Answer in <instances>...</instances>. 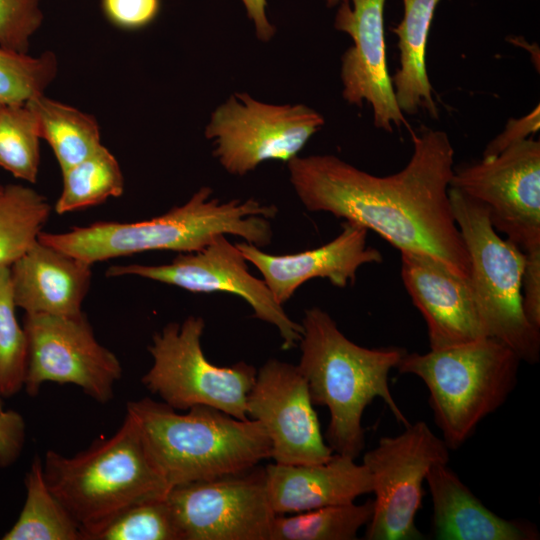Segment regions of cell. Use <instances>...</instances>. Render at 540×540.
Masks as SVG:
<instances>
[{"label":"cell","instance_id":"1","mask_svg":"<svg viewBox=\"0 0 540 540\" xmlns=\"http://www.w3.org/2000/svg\"><path fill=\"white\" fill-rule=\"evenodd\" d=\"M413 152L405 167L377 176L331 154L287 163L290 183L305 208L327 212L378 233L401 251L430 255L470 277V259L450 196L454 148L448 134L409 130Z\"/></svg>","mask_w":540,"mask_h":540},{"label":"cell","instance_id":"2","mask_svg":"<svg viewBox=\"0 0 540 540\" xmlns=\"http://www.w3.org/2000/svg\"><path fill=\"white\" fill-rule=\"evenodd\" d=\"M213 190L198 189L181 206L139 222L99 221L64 233L41 232L38 240L90 265L154 250H201L221 235H234L260 248L270 244L275 205L256 199L221 202Z\"/></svg>","mask_w":540,"mask_h":540},{"label":"cell","instance_id":"3","mask_svg":"<svg viewBox=\"0 0 540 540\" xmlns=\"http://www.w3.org/2000/svg\"><path fill=\"white\" fill-rule=\"evenodd\" d=\"M301 325L297 366L306 379L313 404L329 410L325 440L334 453L355 459L359 456L365 447L363 412L377 397L399 423L410 424L388 383L389 372L396 369L407 352L405 349L359 346L319 307L305 310Z\"/></svg>","mask_w":540,"mask_h":540},{"label":"cell","instance_id":"4","mask_svg":"<svg viewBox=\"0 0 540 540\" xmlns=\"http://www.w3.org/2000/svg\"><path fill=\"white\" fill-rule=\"evenodd\" d=\"M126 412L170 488L240 473L271 458V441L256 420L204 405L182 414L148 397L128 402Z\"/></svg>","mask_w":540,"mask_h":540},{"label":"cell","instance_id":"5","mask_svg":"<svg viewBox=\"0 0 540 540\" xmlns=\"http://www.w3.org/2000/svg\"><path fill=\"white\" fill-rule=\"evenodd\" d=\"M42 466L49 489L79 525L83 540L127 507L165 497L171 489L128 412L112 436L71 457L49 450Z\"/></svg>","mask_w":540,"mask_h":540},{"label":"cell","instance_id":"6","mask_svg":"<svg viewBox=\"0 0 540 540\" xmlns=\"http://www.w3.org/2000/svg\"><path fill=\"white\" fill-rule=\"evenodd\" d=\"M521 362L508 346L485 337L424 354L406 352L396 369L424 382L442 439L456 450L506 402L517 385Z\"/></svg>","mask_w":540,"mask_h":540},{"label":"cell","instance_id":"7","mask_svg":"<svg viewBox=\"0 0 540 540\" xmlns=\"http://www.w3.org/2000/svg\"><path fill=\"white\" fill-rule=\"evenodd\" d=\"M455 222L470 259V282L488 337L512 349L522 362L540 359V329L523 312L522 278L525 252L502 239L481 202L450 187Z\"/></svg>","mask_w":540,"mask_h":540},{"label":"cell","instance_id":"8","mask_svg":"<svg viewBox=\"0 0 540 540\" xmlns=\"http://www.w3.org/2000/svg\"><path fill=\"white\" fill-rule=\"evenodd\" d=\"M204 328L203 318L189 316L155 333L148 347L153 363L141 382L175 410L204 405L248 419L246 400L257 370L244 361L227 367L212 364L201 346Z\"/></svg>","mask_w":540,"mask_h":540},{"label":"cell","instance_id":"9","mask_svg":"<svg viewBox=\"0 0 540 540\" xmlns=\"http://www.w3.org/2000/svg\"><path fill=\"white\" fill-rule=\"evenodd\" d=\"M325 125L314 108L276 104L234 92L210 114L204 135L229 174L244 176L266 161L289 163Z\"/></svg>","mask_w":540,"mask_h":540},{"label":"cell","instance_id":"10","mask_svg":"<svg viewBox=\"0 0 540 540\" xmlns=\"http://www.w3.org/2000/svg\"><path fill=\"white\" fill-rule=\"evenodd\" d=\"M450 449L428 424L417 421L396 436H383L362 463L372 480L373 514L367 540H420L415 525L422 504L423 482L430 468L449 463Z\"/></svg>","mask_w":540,"mask_h":540},{"label":"cell","instance_id":"11","mask_svg":"<svg viewBox=\"0 0 540 540\" xmlns=\"http://www.w3.org/2000/svg\"><path fill=\"white\" fill-rule=\"evenodd\" d=\"M24 387L35 396L45 382L73 384L100 403L113 397L122 376L116 355L101 345L83 312L75 315L27 314Z\"/></svg>","mask_w":540,"mask_h":540},{"label":"cell","instance_id":"12","mask_svg":"<svg viewBox=\"0 0 540 540\" xmlns=\"http://www.w3.org/2000/svg\"><path fill=\"white\" fill-rule=\"evenodd\" d=\"M167 500L178 540H270L276 513L265 468L178 485Z\"/></svg>","mask_w":540,"mask_h":540},{"label":"cell","instance_id":"13","mask_svg":"<svg viewBox=\"0 0 540 540\" xmlns=\"http://www.w3.org/2000/svg\"><path fill=\"white\" fill-rule=\"evenodd\" d=\"M450 187L481 202L496 231L522 251L540 249V141L518 142L493 157L454 166Z\"/></svg>","mask_w":540,"mask_h":540},{"label":"cell","instance_id":"14","mask_svg":"<svg viewBox=\"0 0 540 540\" xmlns=\"http://www.w3.org/2000/svg\"><path fill=\"white\" fill-rule=\"evenodd\" d=\"M246 259L226 235H221L201 250L178 253L164 265H113L106 275H134L193 293L225 292L242 298L253 316L275 326L284 350L296 347L302 337V325L293 321L261 279L248 270Z\"/></svg>","mask_w":540,"mask_h":540},{"label":"cell","instance_id":"15","mask_svg":"<svg viewBox=\"0 0 540 540\" xmlns=\"http://www.w3.org/2000/svg\"><path fill=\"white\" fill-rule=\"evenodd\" d=\"M246 413L264 427L276 463L319 464L334 454L322 435L306 379L297 365L267 360L248 393Z\"/></svg>","mask_w":540,"mask_h":540},{"label":"cell","instance_id":"16","mask_svg":"<svg viewBox=\"0 0 540 540\" xmlns=\"http://www.w3.org/2000/svg\"><path fill=\"white\" fill-rule=\"evenodd\" d=\"M385 4L386 0H342L333 25L352 40L341 56L342 98L359 108L368 103L374 126L392 133L402 126L411 128L397 105L388 70Z\"/></svg>","mask_w":540,"mask_h":540},{"label":"cell","instance_id":"17","mask_svg":"<svg viewBox=\"0 0 540 540\" xmlns=\"http://www.w3.org/2000/svg\"><path fill=\"white\" fill-rule=\"evenodd\" d=\"M400 253L402 281L426 322L430 350L488 337L469 278L430 255Z\"/></svg>","mask_w":540,"mask_h":540},{"label":"cell","instance_id":"18","mask_svg":"<svg viewBox=\"0 0 540 540\" xmlns=\"http://www.w3.org/2000/svg\"><path fill=\"white\" fill-rule=\"evenodd\" d=\"M341 227L330 242L293 254H269L248 242L235 245L246 261L259 270L274 298L283 305L308 280L325 278L344 288L355 281L361 266L382 263L381 252L367 244L366 228L348 221Z\"/></svg>","mask_w":540,"mask_h":540},{"label":"cell","instance_id":"19","mask_svg":"<svg viewBox=\"0 0 540 540\" xmlns=\"http://www.w3.org/2000/svg\"><path fill=\"white\" fill-rule=\"evenodd\" d=\"M269 501L276 514L299 513L347 504L372 492V480L363 463L334 453L324 463L265 467Z\"/></svg>","mask_w":540,"mask_h":540},{"label":"cell","instance_id":"20","mask_svg":"<svg viewBox=\"0 0 540 540\" xmlns=\"http://www.w3.org/2000/svg\"><path fill=\"white\" fill-rule=\"evenodd\" d=\"M91 266L38 240L10 266L16 306L27 314L81 313Z\"/></svg>","mask_w":540,"mask_h":540},{"label":"cell","instance_id":"21","mask_svg":"<svg viewBox=\"0 0 540 540\" xmlns=\"http://www.w3.org/2000/svg\"><path fill=\"white\" fill-rule=\"evenodd\" d=\"M432 500V532L439 540H536L535 525L509 520L488 509L448 463L432 466L426 475Z\"/></svg>","mask_w":540,"mask_h":540},{"label":"cell","instance_id":"22","mask_svg":"<svg viewBox=\"0 0 540 540\" xmlns=\"http://www.w3.org/2000/svg\"><path fill=\"white\" fill-rule=\"evenodd\" d=\"M441 0H402V20L391 29L396 35L399 67L391 76L397 105L406 115L426 111L438 118L433 88L428 77L426 52L435 11Z\"/></svg>","mask_w":540,"mask_h":540},{"label":"cell","instance_id":"23","mask_svg":"<svg viewBox=\"0 0 540 540\" xmlns=\"http://www.w3.org/2000/svg\"><path fill=\"white\" fill-rule=\"evenodd\" d=\"M26 104L34 112L41 139L53 150L61 172L79 163L101 145V131L96 118L45 94Z\"/></svg>","mask_w":540,"mask_h":540},{"label":"cell","instance_id":"24","mask_svg":"<svg viewBox=\"0 0 540 540\" xmlns=\"http://www.w3.org/2000/svg\"><path fill=\"white\" fill-rule=\"evenodd\" d=\"M25 486L23 509L4 540H83L79 525L49 489L37 455L26 473Z\"/></svg>","mask_w":540,"mask_h":540},{"label":"cell","instance_id":"25","mask_svg":"<svg viewBox=\"0 0 540 540\" xmlns=\"http://www.w3.org/2000/svg\"><path fill=\"white\" fill-rule=\"evenodd\" d=\"M50 213L48 200L35 189L0 186V266H11L38 241Z\"/></svg>","mask_w":540,"mask_h":540},{"label":"cell","instance_id":"26","mask_svg":"<svg viewBox=\"0 0 540 540\" xmlns=\"http://www.w3.org/2000/svg\"><path fill=\"white\" fill-rule=\"evenodd\" d=\"M373 509V499H368L362 504L325 506L287 517L277 514L270 540H355Z\"/></svg>","mask_w":540,"mask_h":540},{"label":"cell","instance_id":"27","mask_svg":"<svg viewBox=\"0 0 540 540\" xmlns=\"http://www.w3.org/2000/svg\"><path fill=\"white\" fill-rule=\"evenodd\" d=\"M63 188L55 203L62 215L119 197L124 191V177L116 157L103 145L88 157L62 171Z\"/></svg>","mask_w":540,"mask_h":540},{"label":"cell","instance_id":"28","mask_svg":"<svg viewBox=\"0 0 540 540\" xmlns=\"http://www.w3.org/2000/svg\"><path fill=\"white\" fill-rule=\"evenodd\" d=\"M40 140L37 118L26 103L0 106V167L18 179L35 183Z\"/></svg>","mask_w":540,"mask_h":540},{"label":"cell","instance_id":"29","mask_svg":"<svg viewBox=\"0 0 540 540\" xmlns=\"http://www.w3.org/2000/svg\"><path fill=\"white\" fill-rule=\"evenodd\" d=\"M57 73L53 51L32 56L0 46V105L24 104L44 94Z\"/></svg>","mask_w":540,"mask_h":540},{"label":"cell","instance_id":"30","mask_svg":"<svg viewBox=\"0 0 540 540\" xmlns=\"http://www.w3.org/2000/svg\"><path fill=\"white\" fill-rule=\"evenodd\" d=\"M10 266H0V395L11 397L24 387L26 336L17 321Z\"/></svg>","mask_w":540,"mask_h":540},{"label":"cell","instance_id":"31","mask_svg":"<svg viewBox=\"0 0 540 540\" xmlns=\"http://www.w3.org/2000/svg\"><path fill=\"white\" fill-rule=\"evenodd\" d=\"M90 540H178L167 496L127 507Z\"/></svg>","mask_w":540,"mask_h":540},{"label":"cell","instance_id":"32","mask_svg":"<svg viewBox=\"0 0 540 540\" xmlns=\"http://www.w3.org/2000/svg\"><path fill=\"white\" fill-rule=\"evenodd\" d=\"M43 21L41 0H0V46L28 53Z\"/></svg>","mask_w":540,"mask_h":540},{"label":"cell","instance_id":"33","mask_svg":"<svg viewBox=\"0 0 540 540\" xmlns=\"http://www.w3.org/2000/svg\"><path fill=\"white\" fill-rule=\"evenodd\" d=\"M101 8L107 20L117 28L137 30L154 21L160 0H101Z\"/></svg>","mask_w":540,"mask_h":540},{"label":"cell","instance_id":"34","mask_svg":"<svg viewBox=\"0 0 540 540\" xmlns=\"http://www.w3.org/2000/svg\"><path fill=\"white\" fill-rule=\"evenodd\" d=\"M540 128L539 105L520 118H510L504 129L485 147L482 157H493L506 148L533 137Z\"/></svg>","mask_w":540,"mask_h":540},{"label":"cell","instance_id":"35","mask_svg":"<svg viewBox=\"0 0 540 540\" xmlns=\"http://www.w3.org/2000/svg\"><path fill=\"white\" fill-rule=\"evenodd\" d=\"M522 306L529 323L540 329V249L525 253Z\"/></svg>","mask_w":540,"mask_h":540},{"label":"cell","instance_id":"36","mask_svg":"<svg viewBox=\"0 0 540 540\" xmlns=\"http://www.w3.org/2000/svg\"><path fill=\"white\" fill-rule=\"evenodd\" d=\"M25 436L23 418L15 411L0 413V466L12 464L20 455Z\"/></svg>","mask_w":540,"mask_h":540},{"label":"cell","instance_id":"37","mask_svg":"<svg viewBox=\"0 0 540 540\" xmlns=\"http://www.w3.org/2000/svg\"><path fill=\"white\" fill-rule=\"evenodd\" d=\"M252 23L255 36L261 42H269L276 33V26L267 15V0H240Z\"/></svg>","mask_w":540,"mask_h":540},{"label":"cell","instance_id":"38","mask_svg":"<svg viewBox=\"0 0 540 540\" xmlns=\"http://www.w3.org/2000/svg\"><path fill=\"white\" fill-rule=\"evenodd\" d=\"M327 7H336L342 0H323Z\"/></svg>","mask_w":540,"mask_h":540},{"label":"cell","instance_id":"39","mask_svg":"<svg viewBox=\"0 0 540 540\" xmlns=\"http://www.w3.org/2000/svg\"><path fill=\"white\" fill-rule=\"evenodd\" d=\"M4 410L3 408V397L0 395V413H2Z\"/></svg>","mask_w":540,"mask_h":540},{"label":"cell","instance_id":"40","mask_svg":"<svg viewBox=\"0 0 540 540\" xmlns=\"http://www.w3.org/2000/svg\"><path fill=\"white\" fill-rule=\"evenodd\" d=\"M1 106V105H0Z\"/></svg>","mask_w":540,"mask_h":540}]
</instances>
